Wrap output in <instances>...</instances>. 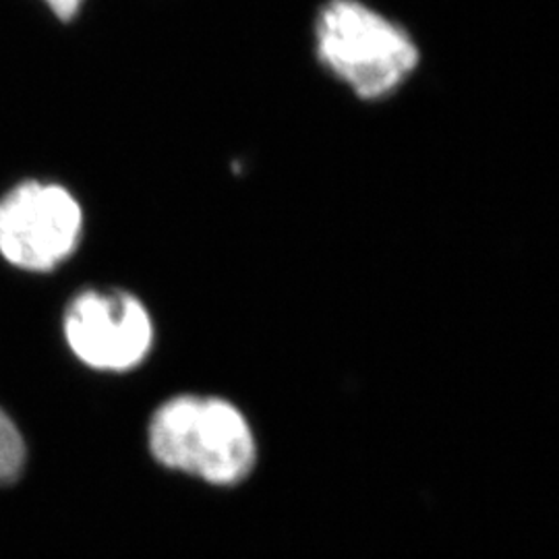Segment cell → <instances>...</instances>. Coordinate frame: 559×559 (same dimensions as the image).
<instances>
[{
  "mask_svg": "<svg viewBox=\"0 0 559 559\" xmlns=\"http://www.w3.org/2000/svg\"><path fill=\"white\" fill-rule=\"evenodd\" d=\"M147 450L162 468L212 487H237L251 477L260 450L253 425L233 400L180 392L147 420Z\"/></svg>",
  "mask_w": 559,
  "mask_h": 559,
  "instance_id": "2",
  "label": "cell"
},
{
  "mask_svg": "<svg viewBox=\"0 0 559 559\" xmlns=\"http://www.w3.org/2000/svg\"><path fill=\"white\" fill-rule=\"evenodd\" d=\"M85 233L81 201L52 180H21L0 198V258L29 274L71 260Z\"/></svg>",
  "mask_w": 559,
  "mask_h": 559,
  "instance_id": "3",
  "label": "cell"
},
{
  "mask_svg": "<svg viewBox=\"0 0 559 559\" xmlns=\"http://www.w3.org/2000/svg\"><path fill=\"white\" fill-rule=\"evenodd\" d=\"M44 4L60 21L75 20L85 4V0H44Z\"/></svg>",
  "mask_w": 559,
  "mask_h": 559,
  "instance_id": "6",
  "label": "cell"
},
{
  "mask_svg": "<svg viewBox=\"0 0 559 559\" xmlns=\"http://www.w3.org/2000/svg\"><path fill=\"white\" fill-rule=\"evenodd\" d=\"M27 450L17 425L0 408V487L13 485L25 468Z\"/></svg>",
  "mask_w": 559,
  "mask_h": 559,
  "instance_id": "5",
  "label": "cell"
},
{
  "mask_svg": "<svg viewBox=\"0 0 559 559\" xmlns=\"http://www.w3.org/2000/svg\"><path fill=\"white\" fill-rule=\"evenodd\" d=\"M62 336L73 357L92 371L131 373L156 346V321L135 293L92 286L67 302Z\"/></svg>",
  "mask_w": 559,
  "mask_h": 559,
  "instance_id": "4",
  "label": "cell"
},
{
  "mask_svg": "<svg viewBox=\"0 0 559 559\" xmlns=\"http://www.w3.org/2000/svg\"><path fill=\"white\" fill-rule=\"evenodd\" d=\"M311 40L321 69L360 102L396 96L423 60L415 34L365 0H323Z\"/></svg>",
  "mask_w": 559,
  "mask_h": 559,
  "instance_id": "1",
  "label": "cell"
}]
</instances>
